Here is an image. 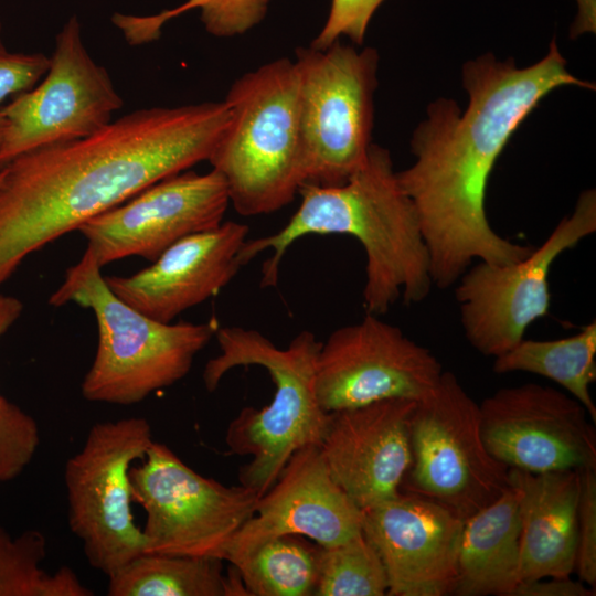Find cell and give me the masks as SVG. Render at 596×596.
Returning a JSON list of instances; mask_svg holds the SVG:
<instances>
[{"label":"cell","mask_w":596,"mask_h":596,"mask_svg":"<svg viewBox=\"0 0 596 596\" xmlns=\"http://www.w3.org/2000/svg\"><path fill=\"white\" fill-rule=\"evenodd\" d=\"M468 105L438 98L415 128V161L396 172L412 201L428 252L433 285L454 286L473 260L511 264L534 246L499 235L486 213L491 171L512 134L553 89L572 85L594 89L566 68L555 39L539 62L518 67L514 60L483 54L462 66Z\"/></svg>","instance_id":"cell-1"},{"label":"cell","mask_w":596,"mask_h":596,"mask_svg":"<svg viewBox=\"0 0 596 596\" xmlns=\"http://www.w3.org/2000/svg\"><path fill=\"white\" fill-rule=\"evenodd\" d=\"M230 120L225 100L145 108L13 159L0 183V287L30 254L207 161Z\"/></svg>","instance_id":"cell-2"},{"label":"cell","mask_w":596,"mask_h":596,"mask_svg":"<svg viewBox=\"0 0 596 596\" xmlns=\"http://www.w3.org/2000/svg\"><path fill=\"white\" fill-rule=\"evenodd\" d=\"M298 210L277 233L246 240L238 254L241 266L264 251L272 255L262 267L260 286L278 283L288 248L309 235L345 234L365 253L363 306L381 316L402 298L421 302L432 288L428 252L418 217L398 184L390 151L371 143L364 164L344 183L322 187L304 183Z\"/></svg>","instance_id":"cell-3"},{"label":"cell","mask_w":596,"mask_h":596,"mask_svg":"<svg viewBox=\"0 0 596 596\" xmlns=\"http://www.w3.org/2000/svg\"><path fill=\"white\" fill-rule=\"evenodd\" d=\"M214 337L220 353L203 371L209 392L238 366H262L275 384L270 404L260 409L243 407L225 434L232 454L251 457L240 469V483L263 496L294 453L320 445L323 438L329 413L319 404L315 384L321 341L304 330L280 349L259 331L234 326L219 327Z\"/></svg>","instance_id":"cell-4"},{"label":"cell","mask_w":596,"mask_h":596,"mask_svg":"<svg viewBox=\"0 0 596 596\" xmlns=\"http://www.w3.org/2000/svg\"><path fill=\"white\" fill-rule=\"evenodd\" d=\"M93 253L66 269L49 304L75 302L97 320L95 359L81 390L85 400L132 405L182 380L194 358L214 337L215 320L203 323H163L118 298L107 286Z\"/></svg>","instance_id":"cell-5"},{"label":"cell","mask_w":596,"mask_h":596,"mask_svg":"<svg viewBox=\"0 0 596 596\" xmlns=\"http://www.w3.org/2000/svg\"><path fill=\"white\" fill-rule=\"evenodd\" d=\"M231 120L207 161L243 216L276 212L305 183L295 62L276 58L240 76L224 99Z\"/></svg>","instance_id":"cell-6"},{"label":"cell","mask_w":596,"mask_h":596,"mask_svg":"<svg viewBox=\"0 0 596 596\" xmlns=\"http://www.w3.org/2000/svg\"><path fill=\"white\" fill-rule=\"evenodd\" d=\"M295 55L305 183L340 185L364 164L372 143L379 53L337 40Z\"/></svg>","instance_id":"cell-7"},{"label":"cell","mask_w":596,"mask_h":596,"mask_svg":"<svg viewBox=\"0 0 596 596\" xmlns=\"http://www.w3.org/2000/svg\"><path fill=\"white\" fill-rule=\"evenodd\" d=\"M411 449L406 490L464 521L510 487L509 468L483 443L479 404L453 372L444 371L434 389L416 401Z\"/></svg>","instance_id":"cell-8"},{"label":"cell","mask_w":596,"mask_h":596,"mask_svg":"<svg viewBox=\"0 0 596 596\" xmlns=\"http://www.w3.org/2000/svg\"><path fill=\"white\" fill-rule=\"evenodd\" d=\"M152 441L143 417L99 422L65 464L70 529L89 565L107 577L145 553L142 529L131 510L130 468Z\"/></svg>","instance_id":"cell-9"},{"label":"cell","mask_w":596,"mask_h":596,"mask_svg":"<svg viewBox=\"0 0 596 596\" xmlns=\"http://www.w3.org/2000/svg\"><path fill=\"white\" fill-rule=\"evenodd\" d=\"M142 459L130 481L132 501L146 512L145 553L223 560L260 496L198 473L162 443L153 440Z\"/></svg>","instance_id":"cell-10"},{"label":"cell","mask_w":596,"mask_h":596,"mask_svg":"<svg viewBox=\"0 0 596 596\" xmlns=\"http://www.w3.org/2000/svg\"><path fill=\"white\" fill-rule=\"evenodd\" d=\"M595 232L596 192L589 189L525 258L504 265L477 262L469 267L455 284V297L471 347L493 359L515 347L534 321L549 315L553 263Z\"/></svg>","instance_id":"cell-11"},{"label":"cell","mask_w":596,"mask_h":596,"mask_svg":"<svg viewBox=\"0 0 596 596\" xmlns=\"http://www.w3.org/2000/svg\"><path fill=\"white\" fill-rule=\"evenodd\" d=\"M123 104L107 70L86 50L77 17H71L56 35L41 83L1 108L0 170L23 153L98 132Z\"/></svg>","instance_id":"cell-12"},{"label":"cell","mask_w":596,"mask_h":596,"mask_svg":"<svg viewBox=\"0 0 596 596\" xmlns=\"http://www.w3.org/2000/svg\"><path fill=\"white\" fill-rule=\"evenodd\" d=\"M443 372L429 349L366 312L321 342L316 393L328 413L392 398L418 401L434 389Z\"/></svg>","instance_id":"cell-13"},{"label":"cell","mask_w":596,"mask_h":596,"mask_svg":"<svg viewBox=\"0 0 596 596\" xmlns=\"http://www.w3.org/2000/svg\"><path fill=\"white\" fill-rule=\"evenodd\" d=\"M488 451L508 468L531 472L596 468V430L568 393L538 383L497 390L480 404Z\"/></svg>","instance_id":"cell-14"},{"label":"cell","mask_w":596,"mask_h":596,"mask_svg":"<svg viewBox=\"0 0 596 596\" xmlns=\"http://www.w3.org/2000/svg\"><path fill=\"white\" fill-rule=\"evenodd\" d=\"M228 205L226 184L215 170L189 169L94 216L78 231L100 267L130 256L153 262L177 241L219 226Z\"/></svg>","instance_id":"cell-15"},{"label":"cell","mask_w":596,"mask_h":596,"mask_svg":"<svg viewBox=\"0 0 596 596\" xmlns=\"http://www.w3.org/2000/svg\"><path fill=\"white\" fill-rule=\"evenodd\" d=\"M363 510L332 479L320 445L290 457L275 483L259 497L254 515L227 545L223 560L235 565L263 543L298 534L328 547L362 532Z\"/></svg>","instance_id":"cell-16"},{"label":"cell","mask_w":596,"mask_h":596,"mask_svg":"<svg viewBox=\"0 0 596 596\" xmlns=\"http://www.w3.org/2000/svg\"><path fill=\"white\" fill-rule=\"evenodd\" d=\"M464 520L406 491L363 510L362 532L387 576L389 596L451 595Z\"/></svg>","instance_id":"cell-17"},{"label":"cell","mask_w":596,"mask_h":596,"mask_svg":"<svg viewBox=\"0 0 596 596\" xmlns=\"http://www.w3.org/2000/svg\"><path fill=\"white\" fill-rule=\"evenodd\" d=\"M415 405L392 398L329 413L320 448L332 479L360 509L401 492L412 464Z\"/></svg>","instance_id":"cell-18"},{"label":"cell","mask_w":596,"mask_h":596,"mask_svg":"<svg viewBox=\"0 0 596 596\" xmlns=\"http://www.w3.org/2000/svg\"><path fill=\"white\" fill-rule=\"evenodd\" d=\"M246 224L226 221L188 235L162 252L150 266L130 276L105 277L124 302L163 323L217 295L242 267L238 254Z\"/></svg>","instance_id":"cell-19"},{"label":"cell","mask_w":596,"mask_h":596,"mask_svg":"<svg viewBox=\"0 0 596 596\" xmlns=\"http://www.w3.org/2000/svg\"><path fill=\"white\" fill-rule=\"evenodd\" d=\"M520 518V582L571 576L576 566L581 470L509 468Z\"/></svg>","instance_id":"cell-20"},{"label":"cell","mask_w":596,"mask_h":596,"mask_svg":"<svg viewBox=\"0 0 596 596\" xmlns=\"http://www.w3.org/2000/svg\"><path fill=\"white\" fill-rule=\"evenodd\" d=\"M518 496L509 487L464 521L451 595L511 596L520 583Z\"/></svg>","instance_id":"cell-21"},{"label":"cell","mask_w":596,"mask_h":596,"mask_svg":"<svg viewBox=\"0 0 596 596\" xmlns=\"http://www.w3.org/2000/svg\"><path fill=\"white\" fill-rule=\"evenodd\" d=\"M217 557L143 553L108 577L109 596H247L238 572Z\"/></svg>","instance_id":"cell-22"},{"label":"cell","mask_w":596,"mask_h":596,"mask_svg":"<svg viewBox=\"0 0 596 596\" xmlns=\"http://www.w3.org/2000/svg\"><path fill=\"white\" fill-rule=\"evenodd\" d=\"M596 321L576 334L555 340H525L494 359L498 374L528 372L557 383L576 398L596 423L590 385L596 381Z\"/></svg>","instance_id":"cell-23"},{"label":"cell","mask_w":596,"mask_h":596,"mask_svg":"<svg viewBox=\"0 0 596 596\" xmlns=\"http://www.w3.org/2000/svg\"><path fill=\"white\" fill-rule=\"evenodd\" d=\"M321 546L287 534L263 543L235 565L247 596H315Z\"/></svg>","instance_id":"cell-24"},{"label":"cell","mask_w":596,"mask_h":596,"mask_svg":"<svg viewBox=\"0 0 596 596\" xmlns=\"http://www.w3.org/2000/svg\"><path fill=\"white\" fill-rule=\"evenodd\" d=\"M46 539L39 530L11 536L0 524V596H92L68 566L46 572Z\"/></svg>","instance_id":"cell-25"},{"label":"cell","mask_w":596,"mask_h":596,"mask_svg":"<svg viewBox=\"0 0 596 596\" xmlns=\"http://www.w3.org/2000/svg\"><path fill=\"white\" fill-rule=\"evenodd\" d=\"M387 588L382 560L363 532L321 546L315 596H384Z\"/></svg>","instance_id":"cell-26"},{"label":"cell","mask_w":596,"mask_h":596,"mask_svg":"<svg viewBox=\"0 0 596 596\" xmlns=\"http://www.w3.org/2000/svg\"><path fill=\"white\" fill-rule=\"evenodd\" d=\"M22 310L18 298L0 294V339ZM39 445L35 419L0 394V481L17 478L32 461Z\"/></svg>","instance_id":"cell-27"},{"label":"cell","mask_w":596,"mask_h":596,"mask_svg":"<svg viewBox=\"0 0 596 596\" xmlns=\"http://www.w3.org/2000/svg\"><path fill=\"white\" fill-rule=\"evenodd\" d=\"M270 0H188L160 13L164 22L191 9H200L205 30L217 38L244 34L266 15Z\"/></svg>","instance_id":"cell-28"},{"label":"cell","mask_w":596,"mask_h":596,"mask_svg":"<svg viewBox=\"0 0 596 596\" xmlns=\"http://www.w3.org/2000/svg\"><path fill=\"white\" fill-rule=\"evenodd\" d=\"M579 579L596 585V468L581 470L576 566Z\"/></svg>","instance_id":"cell-29"},{"label":"cell","mask_w":596,"mask_h":596,"mask_svg":"<svg viewBox=\"0 0 596 596\" xmlns=\"http://www.w3.org/2000/svg\"><path fill=\"white\" fill-rule=\"evenodd\" d=\"M384 0H331L327 21L310 46L323 50L341 36L361 45L369 23Z\"/></svg>","instance_id":"cell-30"},{"label":"cell","mask_w":596,"mask_h":596,"mask_svg":"<svg viewBox=\"0 0 596 596\" xmlns=\"http://www.w3.org/2000/svg\"><path fill=\"white\" fill-rule=\"evenodd\" d=\"M50 65L43 53H8L0 57V148L6 131V118L1 111L3 103L19 93L32 88Z\"/></svg>","instance_id":"cell-31"},{"label":"cell","mask_w":596,"mask_h":596,"mask_svg":"<svg viewBox=\"0 0 596 596\" xmlns=\"http://www.w3.org/2000/svg\"><path fill=\"white\" fill-rule=\"evenodd\" d=\"M594 589L571 576L520 582L511 596H592Z\"/></svg>","instance_id":"cell-32"},{"label":"cell","mask_w":596,"mask_h":596,"mask_svg":"<svg viewBox=\"0 0 596 596\" xmlns=\"http://www.w3.org/2000/svg\"><path fill=\"white\" fill-rule=\"evenodd\" d=\"M577 14L570 29L571 39L596 30V0H576Z\"/></svg>","instance_id":"cell-33"},{"label":"cell","mask_w":596,"mask_h":596,"mask_svg":"<svg viewBox=\"0 0 596 596\" xmlns=\"http://www.w3.org/2000/svg\"><path fill=\"white\" fill-rule=\"evenodd\" d=\"M9 51L7 50L4 43H3V39H2V24H1V21H0V57H2L3 55L8 54Z\"/></svg>","instance_id":"cell-34"},{"label":"cell","mask_w":596,"mask_h":596,"mask_svg":"<svg viewBox=\"0 0 596 596\" xmlns=\"http://www.w3.org/2000/svg\"><path fill=\"white\" fill-rule=\"evenodd\" d=\"M3 175H4V170L1 169V170H0V183H1L2 179H3Z\"/></svg>","instance_id":"cell-35"}]
</instances>
